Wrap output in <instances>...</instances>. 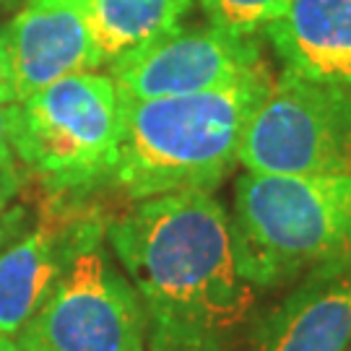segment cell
<instances>
[{
  "label": "cell",
  "instance_id": "cell-1",
  "mask_svg": "<svg viewBox=\"0 0 351 351\" xmlns=\"http://www.w3.org/2000/svg\"><path fill=\"white\" fill-rule=\"evenodd\" d=\"M107 245L138 294L149 351H232L255 289L211 193L143 198L107 224Z\"/></svg>",
  "mask_w": 351,
  "mask_h": 351
},
{
  "label": "cell",
  "instance_id": "cell-2",
  "mask_svg": "<svg viewBox=\"0 0 351 351\" xmlns=\"http://www.w3.org/2000/svg\"><path fill=\"white\" fill-rule=\"evenodd\" d=\"M265 68L188 97L125 99L112 185L143 201L211 193L234 164L252 112L271 86Z\"/></svg>",
  "mask_w": 351,
  "mask_h": 351
},
{
  "label": "cell",
  "instance_id": "cell-3",
  "mask_svg": "<svg viewBox=\"0 0 351 351\" xmlns=\"http://www.w3.org/2000/svg\"><path fill=\"white\" fill-rule=\"evenodd\" d=\"M242 278L276 289L351 258V175H255L234 185L229 213Z\"/></svg>",
  "mask_w": 351,
  "mask_h": 351
},
{
  "label": "cell",
  "instance_id": "cell-4",
  "mask_svg": "<svg viewBox=\"0 0 351 351\" xmlns=\"http://www.w3.org/2000/svg\"><path fill=\"white\" fill-rule=\"evenodd\" d=\"M123 97L110 73L65 75L13 107V151L52 195H88L112 182Z\"/></svg>",
  "mask_w": 351,
  "mask_h": 351
},
{
  "label": "cell",
  "instance_id": "cell-5",
  "mask_svg": "<svg viewBox=\"0 0 351 351\" xmlns=\"http://www.w3.org/2000/svg\"><path fill=\"white\" fill-rule=\"evenodd\" d=\"M24 351H146L138 294L107 250V226L73 252L47 302L16 333Z\"/></svg>",
  "mask_w": 351,
  "mask_h": 351
},
{
  "label": "cell",
  "instance_id": "cell-6",
  "mask_svg": "<svg viewBox=\"0 0 351 351\" xmlns=\"http://www.w3.org/2000/svg\"><path fill=\"white\" fill-rule=\"evenodd\" d=\"M239 164L255 175H351V91L281 73L247 123Z\"/></svg>",
  "mask_w": 351,
  "mask_h": 351
},
{
  "label": "cell",
  "instance_id": "cell-7",
  "mask_svg": "<svg viewBox=\"0 0 351 351\" xmlns=\"http://www.w3.org/2000/svg\"><path fill=\"white\" fill-rule=\"evenodd\" d=\"M258 68H263V60L255 37L216 24H177L114 58L110 78L125 99H164L211 91Z\"/></svg>",
  "mask_w": 351,
  "mask_h": 351
},
{
  "label": "cell",
  "instance_id": "cell-8",
  "mask_svg": "<svg viewBox=\"0 0 351 351\" xmlns=\"http://www.w3.org/2000/svg\"><path fill=\"white\" fill-rule=\"evenodd\" d=\"M104 216L63 195L45 206L34 221H26L0 245V333H16L47 302L63 278L78 245L99 226Z\"/></svg>",
  "mask_w": 351,
  "mask_h": 351
},
{
  "label": "cell",
  "instance_id": "cell-9",
  "mask_svg": "<svg viewBox=\"0 0 351 351\" xmlns=\"http://www.w3.org/2000/svg\"><path fill=\"white\" fill-rule=\"evenodd\" d=\"M97 68L101 58L88 24V0H24L0 29V73L13 101Z\"/></svg>",
  "mask_w": 351,
  "mask_h": 351
},
{
  "label": "cell",
  "instance_id": "cell-10",
  "mask_svg": "<svg viewBox=\"0 0 351 351\" xmlns=\"http://www.w3.org/2000/svg\"><path fill=\"white\" fill-rule=\"evenodd\" d=\"M351 346V258L315 268L250 339V351H346Z\"/></svg>",
  "mask_w": 351,
  "mask_h": 351
},
{
  "label": "cell",
  "instance_id": "cell-11",
  "mask_svg": "<svg viewBox=\"0 0 351 351\" xmlns=\"http://www.w3.org/2000/svg\"><path fill=\"white\" fill-rule=\"evenodd\" d=\"M265 34L284 73L351 91V0H291Z\"/></svg>",
  "mask_w": 351,
  "mask_h": 351
},
{
  "label": "cell",
  "instance_id": "cell-12",
  "mask_svg": "<svg viewBox=\"0 0 351 351\" xmlns=\"http://www.w3.org/2000/svg\"><path fill=\"white\" fill-rule=\"evenodd\" d=\"M198 0H88V24L101 65L175 29Z\"/></svg>",
  "mask_w": 351,
  "mask_h": 351
},
{
  "label": "cell",
  "instance_id": "cell-13",
  "mask_svg": "<svg viewBox=\"0 0 351 351\" xmlns=\"http://www.w3.org/2000/svg\"><path fill=\"white\" fill-rule=\"evenodd\" d=\"M211 24L229 29L242 37L265 32L289 8L291 0H198Z\"/></svg>",
  "mask_w": 351,
  "mask_h": 351
},
{
  "label": "cell",
  "instance_id": "cell-14",
  "mask_svg": "<svg viewBox=\"0 0 351 351\" xmlns=\"http://www.w3.org/2000/svg\"><path fill=\"white\" fill-rule=\"evenodd\" d=\"M21 190H24V172L19 169V164L0 167V245L29 221L26 206L19 203Z\"/></svg>",
  "mask_w": 351,
  "mask_h": 351
},
{
  "label": "cell",
  "instance_id": "cell-15",
  "mask_svg": "<svg viewBox=\"0 0 351 351\" xmlns=\"http://www.w3.org/2000/svg\"><path fill=\"white\" fill-rule=\"evenodd\" d=\"M13 107L16 101H0V167L19 164L13 151Z\"/></svg>",
  "mask_w": 351,
  "mask_h": 351
},
{
  "label": "cell",
  "instance_id": "cell-16",
  "mask_svg": "<svg viewBox=\"0 0 351 351\" xmlns=\"http://www.w3.org/2000/svg\"><path fill=\"white\" fill-rule=\"evenodd\" d=\"M0 351H24V349L16 343V339H11V336H3V333H0Z\"/></svg>",
  "mask_w": 351,
  "mask_h": 351
},
{
  "label": "cell",
  "instance_id": "cell-17",
  "mask_svg": "<svg viewBox=\"0 0 351 351\" xmlns=\"http://www.w3.org/2000/svg\"><path fill=\"white\" fill-rule=\"evenodd\" d=\"M0 101H13L11 94H8V86H5V81H3V73H0Z\"/></svg>",
  "mask_w": 351,
  "mask_h": 351
},
{
  "label": "cell",
  "instance_id": "cell-18",
  "mask_svg": "<svg viewBox=\"0 0 351 351\" xmlns=\"http://www.w3.org/2000/svg\"><path fill=\"white\" fill-rule=\"evenodd\" d=\"M16 3H24V0H0V5H16Z\"/></svg>",
  "mask_w": 351,
  "mask_h": 351
},
{
  "label": "cell",
  "instance_id": "cell-19",
  "mask_svg": "<svg viewBox=\"0 0 351 351\" xmlns=\"http://www.w3.org/2000/svg\"><path fill=\"white\" fill-rule=\"evenodd\" d=\"M346 351H351V346H349V349H346Z\"/></svg>",
  "mask_w": 351,
  "mask_h": 351
}]
</instances>
